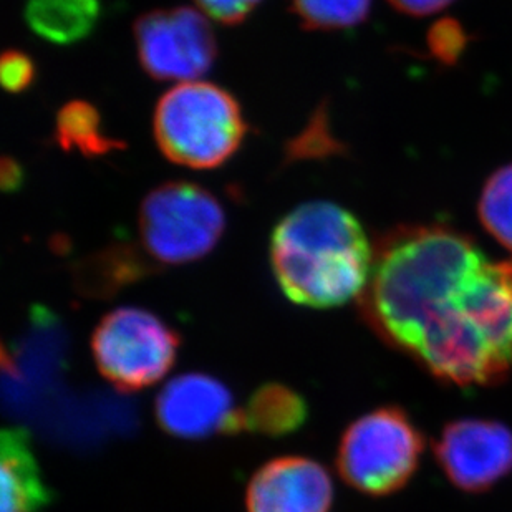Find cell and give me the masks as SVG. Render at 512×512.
<instances>
[{"label":"cell","mask_w":512,"mask_h":512,"mask_svg":"<svg viewBox=\"0 0 512 512\" xmlns=\"http://www.w3.org/2000/svg\"><path fill=\"white\" fill-rule=\"evenodd\" d=\"M102 14L100 0H27L25 22L40 39L72 45L87 39Z\"/></svg>","instance_id":"4fadbf2b"},{"label":"cell","mask_w":512,"mask_h":512,"mask_svg":"<svg viewBox=\"0 0 512 512\" xmlns=\"http://www.w3.org/2000/svg\"><path fill=\"white\" fill-rule=\"evenodd\" d=\"M269 249L282 294L310 309H334L360 297L375 252L360 221L329 201H310L285 214Z\"/></svg>","instance_id":"7a4b0ae2"},{"label":"cell","mask_w":512,"mask_h":512,"mask_svg":"<svg viewBox=\"0 0 512 512\" xmlns=\"http://www.w3.org/2000/svg\"><path fill=\"white\" fill-rule=\"evenodd\" d=\"M425 440L398 406H380L347 426L337 450L343 481L367 496H390L405 488L420 466Z\"/></svg>","instance_id":"5b68a950"},{"label":"cell","mask_w":512,"mask_h":512,"mask_svg":"<svg viewBox=\"0 0 512 512\" xmlns=\"http://www.w3.org/2000/svg\"><path fill=\"white\" fill-rule=\"evenodd\" d=\"M373 0H290V9L307 30H343L362 24Z\"/></svg>","instance_id":"e0dca14e"},{"label":"cell","mask_w":512,"mask_h":512,"mask_svg":"<svg viewBox=\"0 0 512 512\" xmlns=\"http://www.w3.org/2000/svg\"><path fill=\"white\" fill-rule=\"evenodd\" d=\"M2 512H40L52 503L35 458L30 435L24 428H5L0 438Z\"/></svg>","instance_id":"7c38bea8"},{"label":"cell","mask_w":512,"mask_h":512,"mask_svg":"<svg viewBox=\"0 0 512 512\" xmlns=\"http://www.w3.org/2000/svg\"><path fill=\"white\" fill-rule=\"evenodd\" d=\"M204 14L219 24L237 25L252 14L262 0H194Z\"/></svg>","instance_id":"44dd1931"},{"label":"cell","mask_w":512,"mask_h":512,"mask_svg":"<svg viewBox=\"0 0 512 512\" xmlns=\"http://www.w3.org/2000/svg\"><path fill=\"white\" fill-rule=\"evenodd\" d=\"M55 141L63 151H78L87 158L105 156L123 148L103 131L102 115L92 103L75 100L60 108L55 120Z\"/></svg>","instance_id":"2e32d148"},{"label":"cell","mask_w":512,"mask_h":512,"mask_svg":"<svg viewBox=\"0 0 512 512\" xmlns=\"http://www.w3.org/2000/svg\"><path fill=\"white\" fill-rule=\"evenodd\" d=\"M435 456L455 488L484 493L512 473V430L484 418L451 421L436 440Z\"/></svg>","instance_id":"9c48e42d"},{"label":"cell","mask_w":512,"mask_h":512,"mask_svg":"<svg viewBox=\"0 0 512 512\" xmlns=\"http://www.w3.org/2000/svg\"><path fill=\"white\" fill-rule=\"evenodd\" d=\"M425 367L459 387L503 382L512 370V259L484 264L458 327L428 348Z\"/></svg>","instance_id":"3957f363"},{"label":"cell","mask_w":512,"mask_h":512,"mask_svg":"<svg viewBox=\"0 0 512 512\" xmlns=\"http://www.w3.org/2000/svg\"><path fill=\"white\" fill-rule=\"evenodd\" d=\"M342 143L335 140L329 131V120L325 108H317L312 116L309 125L292 140L287 148V156L290 160H309V158H320V156L335 155L342 153Z\"/></svg>","instance_id":"d6986e66"},{"label":"cell","mask_w":512,"mask_h":512,"mask_svg":"<svg viewBox=\"0 0 512 512\" xmlns=\"http://www.w3.org/2000/svg\"><path fill=\"white\" fill-rule=\"evenodd\" d=\"M133 34L141 67L158 82H194L218 58L208 17L191 7L146 12L136 19Z\"/></svg>","instance_id":"ba28073f"},{"label":"cell","mask_w":512,"mask_h":512,"mask_svg":"<svg viewBox=\"0 0 512 512\" xmlns=\"http://www.w3.org/2000/svg\"><path fill=\"white\" fill-rule=\"evenodd\" d=\"M242 430L281 438L305 425L307 401L284 383H264L241 408Z\"/></svg>","instance_id":"5bb4252c"},{"label":"cell","mask_w":512,"mask_h":512,"mask_svg":"<svg viewBox=\"0 0 512 512\" xmlns=\"http://www.w3.org/2000/svg\"><path fill=\"white\" fill-rule=\"evenodd\" d=\"M334 483L324 464L281 456L262 464L246 489V512H330Z\"/></svg>","instance_id":"8fae6325"},{"label":"cell","mask_w":512,"mask_h":512,"mask_svg":"<svg viewBox=\"0 0 512 512\" xmlns=\"http://www.w3.org/2000/svg\"><path fill=\"white\" fill-rule=\"evenodd\" d=\"M37 77V67L24 50H5L0 60V80L10 93L25 92Z\"/></svg>","instance_id":"ffe728a7"},{"label":"cell","mask_w":512,"mask_h":512,"mask_svg":"<svg viewBox=\"0 0 512 512\" xmlns=\"http://www.w3.org/2000/svg\"><path fill=\"white\" fill-rule=\"evenodd\" d=\"M156 145L174 165L214 170L241 148L247 123L232 93L216 83H179L160 98L153 116Z\"/></svg>","instance_id":"277c9868"},{"label":"cell","mask_w":512,"mask_h":512,"mask_svg":"<svg viewBox=\"0 0 512 512\" xmlns=\"http://www.w3.org/2000/svg\"><path fill=\"white\" fill-rule=\"evenodd\" d=\"M158 272L143 251H136L131 244H113L103 251L87 257L77 267L78 292L90 297H110L125 285L141 277Z\"/></svg>","instance_id":"9a60e30c"},{"label":"cell","mask_w":512,"mask_h":512,"mask_svg":"<svg viewBox=\"0 0 512 512\" xmlns=\"http://www.w3.org/2000/svg\"><path fill=\"white\" fill-rule=\"evenodd\" d=\"M478 213L484 229L512 251V163L488 179L479 199Z\"/></svg>","instance_id":"ac0fdd59"},{"label":"cell","mask_w":512,"mask_h":512,"mask_svg":"<svg viewBox=\"0 0 512 512\" xmlns=\"http://www.w3.org/2000/svg\"><path fill=\"white\" fill-rule=\"evenodd\" d=\"M388 2L403 14L423 17V15L436 14L446 9L455 0H388Z\"/></svg>","instance_id":"7402d4cb"},{"label":"cell","mask_w":512,"mask_h":512,"mask_svg":"<svg viewBox=\"0 0 512 512\" xmlns=\"http://www.w3.org/2000/svg\"><path fill=\"white\" fill-rule=\"evenodd\" d=\"M0 179H2V188L5 191H15V189L20 188L22 179H24V173H22V168L17 165V161L10 160V158L2 160Z\"/></svg>","instance_id":"603a6c76"},{"label":"cell","mask_w":512,"mask_h":512,"mask_svg":"<svg viewBox=\"0 0 512 512\" xmlns=\"http://www.w3.org/2000/svg\"><path fill=\"white\" fill-rule=\"evenodd\" d=\"M223 204L208 189L171 181L153 189L138 214L141 251L160 271L208 256L223 237Z\"/></svg>","instance_id":"8992f818"},{"label":"cell","mask_w":512,"mask_h":512,"mask_svg":"<svg viewBox=\"0 0 512 512\" xmlns=\"http://www.w3.org/2000/svg\"><path fill=\"white\" fill-rule=\"evenodd\" d=\"M489 259L469 236L440 224L400 226L383 234L360 299L385 342L415 357L458 324L464 300Z\"/></svg>","instance_id":"6da1fadb"},{"label":"cell","mask_w":512,"mask_h":512,"mask_svg":"<svg viewBox=\"0 0 512 512\" xmlns=\"http://www.w3.org/2000/svg\"><path fill=\"white\" fill-rule=\"evenodd\" d=\"M155 416L161 430L181 440L244 433L241 408L234 405L231 390L208 373L171 378L156 397Z\"/></svg>","instance_id":"30bf717a"},{"label":"cell","mask_w":512,"mask_h":512,"mask_svg":"<svg viewBox=\"0 0 512 512\" xmlns=\"http://www.w3.org/2000/svg\"><path fill=\"white\" fill-rule=\"evenodd\" d=\"M179 343L176 330L150 310L118 307L93 330V362L118 392H140L168 375Z\"/></svg>","instance_id":"52a82bcc"}]
</instances>
